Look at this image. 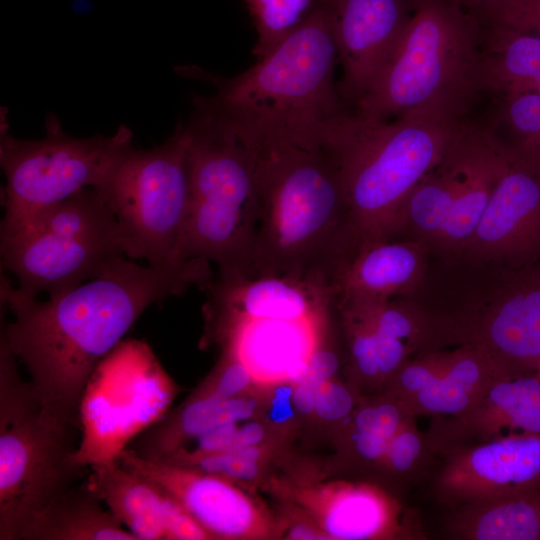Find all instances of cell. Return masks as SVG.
<instances>
[{"instance_id": "cell-2", "label": "cell", "mask_w": 540, "mask_h": 540, "mask_svg": "<svg viewBox=\"0 0 540 540\" xmlns=\"http://www.w3.org/2000/svg\"><path fill=\"white\" fill-rule=\"evenodd\" d=\"M338 60L327 8L309 17L242 73L219 80L197 105L259 155L288 148L320 150L327 123L343 111Z\"/></svg>"}, {"instance_id": "cell-26", "label": "cell", "mask_w": 540, "mask_h": 540, "mask_svg": "<svg viewBox=\"0 0 540 540\" xmlns=\"http://www.w3.org/2000/svg\"><path fill=\"white\" fill-rule=\"evenodd\" d=\"M480 26L483 93L493 98L540 95V38Z\"/></svg>"}, {"instance_id": "cell-20", "label": "cell", "mask_w": 540, "mask_h": 540, "mask_svg": "<svg viewBox=\"0 0 540 540\" xmlns=\"http://www.w3.org/2000/svg\"><path fill=\"white\" fill-rule=\"evenodd\" d=\"M281 491L299 505L328 539L361 540L385 535L393 508L376 487L343 481L286 483Z\"/></svg>"}, {"instance_id": "cell-16", "label": "cell", "mask_w": 540, "mask_h": 540, "mask_svg": "<svg viewBox=\"0 0 540 540\" xmlns=\"http://www.w3.org/2000/svg\"><path fill=\"white\" fill-rule=\"evenodd\" d=\"M540 247V168L513 153L462 251L481 261L512 260Z\"/></svg>"}, {"instance_id": "cell-34", "label": "cell", "mask_w": 540, "mask_h": 540, "mask_svg": "<svg viewBox=\"0 0 540 540\" xmlns=\"http://www.w3.org/2000/svg\"><path fill=\"white\" fill-rule=\"evenodd\" d=\"M155 485L159 491L166 540L213 539L173 495L157 484Z\"/></svg>"}, {"instance_id": "cell-39", "label": "cell", "mask_w": 540, "mask_h": 540, "mask_svg": "<svg viewBox=\"0 0 540 540\" xmlns=\"http://www.w3.org/2000/svg\"><path fill=\"white\" fill-rule=\"evenodd\" d=\"M275 387L267 416L272 423L285 425L291 422L297 413L293 401V384L285 383Z\"/></svg>"}, {"instance_id": "cell-21", "label": "cell", "mask_w": 540, "mask_h": 540, "mask_svg": "<svg viewBox=\"0 0 540 540\" xmlns=\"http://www.w3.org/2000/svg\"><path fill=\"white\" fill-rule=\"evenodd\" d=\"M427 244L421 240L376 241L361 247L337 278L341 301L408 297L423 282Z\"/></svg>"}, {"instance_id": "cell-22", "label": "cell", "mask_w": 540, "mask_h": 540, "mask_svg": "<svg viewBox=\"0 0 540 540\" xmlns=\"http://www.w3.org/2000/svg\"><path fill=\"white\" fill-rule=\"evenodd\" d=\"M256 410L253 398H222L198 389L178 409L164 413L138 433L126 447L144 459L161 461L214 428L249 420Z\"/></svg>"}, {"instance_id": "cell-7", "label": "cell", "mask_w": 540, "mask_h": 540, "mask_svg": "<svg viewBox=\"0 0 540 540\" xmlns=\"http://www.w3.org/2000/svg\"><path fill=\"white\" fill-rule=\"evenodd\" d=\"M0 254L16 289L31 298L73 288L126 257L116 216L97 188L74 194L0 238Z\"/></svg>"}, {"instance_id": "cell-28", "label": "cell", "mask_w": 540, "mask_h": 540, "mask_svg": "<svg viewBox=\"0 0 540 540\" xmlns=\"http://www.w3.org/2000/svg\"><path fill=\"white\" fill-rule=\"evenodd\" d=\"M404 298L334 300L339 308L377 331L405 342L414 352L432 351L431 316Z\"/></svg>"}, {"instance_id": "cell-15", "label": "cell", "mask_w": 540, "mask_h": 540, "mask_svg": "<svg viewBox=\"0 0 540 540\" xmlns=\"http://www.w3.org/2000/svg\"><path fill=\"white\" fill-rule=\"evenodd\" d=\"M415 0H319L328 10L342 79L343 102L354 104L393 52Z\"/></svg>"}, {"instance_id": "cell-37", "label": "cell", "mask_w": 540, "mask_h": 540, "mask_svg": "<svg viewBox=\"0 0 540 540\" xmlns=\"http://www.w3.org/2000/svg\"><path fill=\"white\" fill-rule=\"evenodd\" d=\"M391 438L377 431H360L347 427V442L356 460L379 468Z\"/></svg>"}, {"instance_id": "cell-1", "label": "cell", "mask_w": 540, "mask_h": 540, "mask_svg": "<svg viewBox=\"0 0 540 540\" xmlns=\"http://www.w3.org/2000/svg\"><path fill=\"white\" fill-rule=\"evenodd\" d=\"M122 257L98 276L49 296L20 293L1 276V305L13 315L1 327L0 342L27 369L41 411L82 432V403L101 362L151 306L205 290L214 280L211 263L140 265Z\"/></svg>"}, {"instance_id": "cell-27", "label": "cell", "mask_w": 540, "mask_h": 540, "mask_svg": "<svg viewBox=\"0 0 540 540\" xmlns=\"http://www.w3.org/2000/svg\"><path fill=\"white\" fill-rule=\"evenodd\" d=\"M336 309L355 378L386 386L414 351L405 342L377 331L337 305Z\"/></svg>"}, {"instance_id": "cell-32", "label": "cell", "mask_w": 540, "mask_h": 540, "mask_svg": "<svg viewBox=\"0 0 540 540\" xmlns=\"http://www.w3.org/2000/svg\"><path fill=\"white\" fill-rule=\"evenodd\" d=\"M267 456V447L259 445L202 455L176 452L161 462L190 467L233 482H245L258 478Z\"/></svg>"}, {"instance_id": "cell-14", "label": "cell", "mask_w": 540, "mask_h": 540, "mask_svg": "<svg viewBox=\"0 0 540 540\" xmlns=\"http://www.w3.org/2000/svg\"><path fill=\"white\" fill-rule=\"evenodd\" d=\"M120 461L173 495L213 539L272 536L268 514L235 483L190 467L144 459L125 447Z\"/></svg>"}, {"instance_id": "cell-8", "label": "cell", "mask_w": 540, "mask_h": 540, "mask_svg": "<svg viewBox=\"0 0 540 540\" xmlns=\"http://www.w3.org/2000/svg\"><path fill=\"white\" fill-rule=\"evenodd\" d=\"M188 147L186 125L151 149L131 145L97 188L116 216L126 257L152 266L183 261L179 248L190 210Z\"/></svg>"}, {"instance_id": "cell-3", "label": "cell", "mask_w": 540, "mask_h": 540, "mask_svg": "<svg viewBox=\"0 0 540 540\" xmlns=\"http://www.w3.org/2000/svg\"><path fill=\"white\" fill-rule=\"evenodd\" d=\"M259 195L251 278L287 277L333 291L358 247L331 158L302 148L260 155Z\"/></svg>"}, {"instance_id": "cell-6", "label": "cell", "mask_w": 540, "mask_h": 540, "mask_svg": "<svg viewBox=\"0 0 540 540\" xmlns=\"http://www.w3.org/2000/svg\"><path fill=\"white\" fill-rule=\"evenodd\" d=\"M186 128L190 210L179 259L214 263L222 279L251 278L260 155L199 106Z\"/></svg>"}, {"instance_id": "cell-17", "label": "cell", "mask_w": 540, "mask_h": 540, "mask_svg": "<svg viewBox=\"0 0 540 540\" xmlns=\"http://www.w3.org/2000/svg\"><path fill=\"white\" fill-rule=\"evenodd\" d=\"M328 309L322 316L310 320L234 323L205 332L203 344L222 345L223 351L249 369L254 384L265 387L295 384L306 374Z\"/></svg>"}, {"instance_id": "cell-35", "label": "cell", "mask_w": 540, "mask_h": 540, "mask_svg": "<svg viewBox=\"0 0 540 540\" xmlns=\"http://www.w3.org/2000/svg\"><path fill=\"white\" fill-rule=\"evenodd\" d=\"M250 384L254 382L249 369L232 354L223 351L215 371L199 390L222 398H232L243 395Z\"/></svg>"}, {"instance_id": "cell-9", "label": "cell", "mask_w": 540, "mask_h": 540, "mask_svg": "<svg viewBox=\"0 0 540 540\" xmlns=\"http://www.w3.org/2000/svg\"><path fill=\"white\" fill-rule=\"evenodd\" d=\"M132 132L120 126L113 135L75 138L53 120L44 138L17 139L1 133L0 163L6 179L0 238L21 230L39 215L87 188L108 181Z\"/></svg>"}, {"instance_id": "cell-31", "label": "cell", "mask_w": 540, "mask_h": 540, "mask_svg": "<svg viewBox=\"0 0 540 540\" xmlns=\"http://www.w3.org/2000/svg\"><path fill=\"white\" fill-rule=\"evenodd\" d=\"M435 458L428 433L419 430L412 418L390 439L378 470L396 481L415 480Z\"/></svg>"}, {"instance_id": "cell-43", "label": "cell", "mask_w": 540, "mask_h": 540, "mask_svg": "<svg viewBox=\"0 0 540 540\" xmlns=\"http://www.w3.org/2000/svg\"><path fill=\"white\" fill-rule=\"evenodd\" d=\"M461 8L471 15H475L478 10L489 0H453Z\"/></svg>"}, {"instance_id": "cell-45", "label": "cell", "mask_w": 540, "mask_h": 540, "mask_svg": "<svg viewBox=\"0 0 540 540\" xmlns=\"http://www.w3.org/2000/svg\"><path fill=\"white\" fill-rule=\"evenodd\" d=\"M246 5L248 6V8L250 7V5L252 4V1L253 0H244Z\"/></svg>"}, {"instance_id": "cell-23", "label": "cell", "mask_w": 540, "mask_h": 540, "mask_svg": "<svg viewBox=\"0 0 540 540\" xmlns=\"http://www.w3.org/2000/svg\"><path fill=\"white\" fill-rule=\"evenodd\" d=\"M86 482L137 540H166L159 491L120 459L90 465Z\"/></svg>"}, {"instance_id": "cell-42", "label": "cell", "mask_w": 540, "mask_h": 540, "mask_svg": "<svg viewBox=\"0 0 540 540\" xmlns=\"http://www.w3.org/2000/svg\"><path fill=\"white\" fill-rule=\"evenodd\" d=\"M284 535L288 539H328L327 535L315 523L305 522L290 525Z\"/></svg>"}, {"instance_id": "cell-25", "label": "cell", "mask_w": 540, "mask_h": 540, "mask_svg": "<svg viewBox=\"0 0 540 540\" xmlns=\"http://www.w3.org/2000/svg\"><path fill=\"white\" fill-rule=\"evenodd\" d=\"M21 540H137L103 506L86 479L43 510L24 530Z\"/></svg>"}, {"instance_id": "cell-10", "label": "cell", "mask_w": 540, "mask_h": 540, "mask_svg": "<svg viewBox=\"0 0 540 540\" xmlns=\"http://www.w3.org/2000/svg\"><path fill=\"white\" fill-rule=\"evenodd\" d=\"M512 157L488 121L470 115L411 193L404 231L445 252L462 253Z\"/></svg>"}, {"instance_id": "cell-29", "label": "cell", "mask_w": 540, "mask_h": 540, "mask_svg": "<svg viewBox=\"0 0 540 540\" xmlns=\"http://www.w3.org/2000/svg\"><path fill=\"white\" fill-rule=\"evenodd\" d=\"M486 120L509 149L540 168V95L518 94L493 98Z\"/></svg>"}, {"instance_id": "cell-19", "label": "cell", "mask_w": 540, "mask_h": 540, "mask_svg": "<svg viewBox=\"0 0 540 540\" xmlns=\"http://www.w3.org/2000/svg\"><path fill=\"white\" fill-rule=\"evenodd\" d=\"M531 371L500 377L459 415L432 419L427 433L437 458L452 448L505 432L540 435V374Z\"/></svg>"}, {"instance_id": "cell-13", "label": "cell", "mask_w": 540, "mask_h": 540, "mask_svg": "<svg viewBox=\"0 0 540 540\" xmlns=\"http://www.w3.org/2000/svg\"><path fill=\"white\" fill-rule=\"evenodd\" d=\"M439 458L432 495L449 509L540 486L539 434H507L452 448Z\"/></svg>"}, {"instance_id": "cell-12", "label": "cell", "mask_w": 540, "mask_h": 540, "mask_svg": "<svg viewBox=\"0 0 540 540\" xmlns=\"http://www.w3.org/2000/svg\"><path fill=\"white\" fill-rule=\"evenodd\" d=\"M437 337L440 344L482 348L506 374L535 370L540 358V272L518 277L471 312L437 318Z\"/></svg>"}, {"instance_id": "cell-38", "label": "cell", "mask_w": 540, "mask_h": 540, "mask_svg": "<svg viewBox=\"0 0 540 540\" xmlns=\"http://www.w3.org/2000/svg\"><path fill=\"white\" fill-rule=\"evenodd\" d=\"M239 424H227L214 428L196 438L191 443L193 444L192 448L182 449L177 452H184L189 455H202L231 450L234 446Z\"/></svg>"}, {"instance_id": "cell-18", "label": "cell", "mask_w": 540, "mask_h": 540, "mask_svg": "<svg viewBox=\"0 0 540 540\" xmlns=\"http://www.w3.org/2000/svg\"><path fill=\"white\" fill-rule=\"evenodd\" d=\"M205 291V332L243 321L315 319L334 300L330 289L287 277L215 276Z\"/></svg>"}, {"instance_id": "cell-40", "label": "cell", "mask_w": 540, "mask_h": 540, "mask_svg": "<svg viewBox=\"0 0 540 540\" xmlns=\"http://www.w3.org/2000/svg\"><path fill=\"white\" fill-rule=\"evenodd\" d=\"M322 379L317 378L309 373L293 384V401L297 413L303 416L314 415L316 399Z\"/></svg>"}, {"instance_id": "cell-5", "label": "cell", "mask_w": 540, "mask_h": 540, "mask_svg": "<svg viewBox=\"0 0 540 540\" xmlns=\"http://www.w3.org/2000/svg\"><path fill=\"white\" fill-rule=\"evenodd\" d=\"M482 87V30L453 0H415L386 63L353 104L376 120L463 119Z\"/></svg>"}, {"instance_id": "cell-11", "label": "cell", "mask_w": 540, "mask_h": 540, "mask_svg": "<svg viewBox=\"0 0 540 540\" xmlns=\"http://www.w3.org/2000/svg\"><path fill=\"white\" fill-rule=\"evenodd\" d=\"M80 432L41 409L0 426V540H21L35 517L87 478L76 460Z\"/></svg>"}, {"instance_id": "cell-44", "label": "cell", "mask_w": 540, "mask_h": 540, "mask_svg": "<svg viewBox=\"0 0 540 540\" xmlns=\"http://www.w3.org/2000/svg\"><path fill=\"white\" fill-rule=\"evenodd\" d=\"M535 370H537L539 372V374H540V358H539V360H538V362L536 364V369Z\"/></svg>"}, {"instance_id": "cell-33", "label": "cell", "mask_w": 540, "mask_h": 540, "mask_svg": "<svg viewBox=\"0 0 540 540\" xmlns=\"http://www.w3.org/2000/svg\"><path fill=\"white\" fill-rule=\"evenodd\" d=\"M474 17L482 26L540 38V0H489Z\"/></svg>"}, {"instance_id": "cell-41", "label": "cell", "mask_w": 540, "mask_h": 540, "mask_svg": "<svg viewBox=\"0 0 540 540\" xmlns=\"http://www.w3.org/2000/svg\"><path fill=\"white\" fill-rule=\"evenodd\" d=\"M266 433L265 426L260 422L244 421L238 426L233 449L264 445Z\"/></svg>"}, {"instance_id": "cell-30", "label": "cell", "mask_w": 540, "mask_h": 540, "mask_svg": "<svg viewBox=\"0 0 540 540\" xmlns=\"http://www.w3.org/2000/svg\"><path fill=\"white\" fill-rule=\"evenodd\" d=\"M319 0H253L249 10L258 39L254 54L261 58L304 22Z\"/></svg>"}, {"instance_id": "cell-24", "label": "cell", "mask_w": 540, "mask_h": 540, "mask_svg": "<svg viewBox=\"0 0 540 540\" xmlns=\"http://www.w3.org/2000/svg\"><path fill=\"white\" fill-rule=\"evenodd\" d=\"M445 530L463 540L540 538V495L536 490L468 502L450 509Z\"/></svg>"}, {"instance_id": "cell-4", "label": "cell", "mask_w": 540, "mask_h": 540, "mask_svg": "<svg viewBox=\"0 0 540 540\" xmlns=\"http://www.w3.org/2000/svg\"><path fill=\"white\" fill-rule=\"evenodd\" d=\"M466 118L376 120L344 109L327 123L320 150L337 169L358 250L403 233L411 193Z\"/></svg>"}, {"instance_id": "cell-36", "label": "cell", "mask_w": 540, "mask_h": 540, "mask_svg": "<svg viewBox=\"0 0 540 540\" xmlns=\"http://www.w3.org/2000/svg\"><path fill=\"white\" fill-rule=\"evenodd\" d=\"M355 408L356 397L349 387L334 379L322 381L314 415L329 423H339L350 417Z\"/></svg>"}]
</instances>
